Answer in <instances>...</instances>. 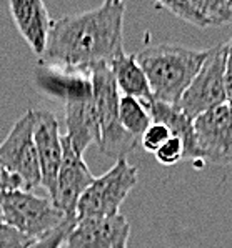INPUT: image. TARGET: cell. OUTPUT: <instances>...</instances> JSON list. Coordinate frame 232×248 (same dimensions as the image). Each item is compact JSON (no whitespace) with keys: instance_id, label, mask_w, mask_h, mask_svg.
Returning <instances> with one entry per match:
<instances>
[{"instance_id":"cell-1","label":"cell","mask_w":232,"mask_h":248,"mask_svg":"<svg viewBox=\"0 0 232 248\" xmlns=\"http://www.w3.org/2000/svg\"><path fill=\"white\" fill-rule=\"evenodd\" d=\"M125 3L107 0L92 10L54 20L42 65L92 74L124 53Z\"/></svg>"},{"instance_id":"cell-2","label":"cell","mask_w":232,"mask_h":248,"mask_svg":"<svg viewBox=\"0 0 232 248\" xmlns=\"http://www.w3.org/2000/svg\"><path fill=\"white\" fill-rule=\"evenodd\" d=\"M135 59L146 72L154 100L177 105L204 65L207 50L157 44L142 48Z\"/></svg>"},{"instance_id":"cell-3","label":"cell","mask_w":232,"mask_h":248,"mask_svg":"<svg viewBox=\"0 0 232 248\" xmlns=\"http://www.w3.org/2000/svg\"><path fill=\"white\" fill-rule=\"evenodd\" d=\"M90 82H92L94 105H96L99 120V130H100L99 150L116 160L127 158V155L135 150L140 140L131 135L120 125V92L117 89L116 78L109 67H100L90 74Z\"/></svg>"},{"instance_id":"cell-4","label":"cell","mask_w":232,"mask_h":248,"mask_svg":"<svg viewBox=\"0 0 232 248\" xmlns=\"http://www.w3.org/2000/svg\"><path fill=\"white\" fill-rule=\"evenodd\" d=\"M0 212L7 223L32 240H40L42 236L52 233L70 218L55 207L50 198L35 195L27 190L0 193Z\"/></svg>"},{"instance_id":"cell-5","label":"cell","mask_w":232,"mask_h":248,"mask_svg":"<svg viewBox=\"0 0 232 248\" xmlns=\"http://www.w3.org/2000/svg\"><path fill=\"white\" fill-rule=\"evenodd\" d=\"M137 167L127 158L116 160L114 167L97 177L83 192L77 205V218H99L119 215L124 200L137 185Z\"/></svg>"},{"instance_id":"cell-6","label":"cell","mask_w":232,"mask_h":248,"mask_svg":"<svg viewBox=\"0 0 232 248\" xmlns=\"http://www.w3.org/2000/svg\"><path fill=\"white\" fill-rule=\"evenodd\" d=\"M229 40L207 48V59L200 67L199 74L184 92L179 108L192 120L204 112L226 104V62Z\"/></svg>"},{"instance_id":"cell-7","label":"cell","mask_w":232,"mask_h":248,"mask_svg":"<svg viewBox=\"0 0 232 248\" xmlns=\"http://www.w3.org/2000/svg\"><path fill=\"white\" fill-rule=\"evenodd\" d=\"M33 110H27L0 143V163L20 178L27 192L42 186L39 157L33 142Z\"/></svg>"},{"instance_id":"cell-8","label":"cell","mask_w":232,"mask_h":248,"mask_svg":"<svg viewBox=\"0 0 232 248\" xmlns=\"http://www.w3.org/2000/svg\"><path fill=\"white\" fill-rule=\"evenodd\" d=\"M199 160L232 165V110L219 105L194 118Z\"/></svg>"},{"instance_id":"cell-9","label":"cell","mask_w":232,"mask_h":248,"mask_svg":"<svg viewBox=\"0 0 232 248\" xmlns=\"http://www.w3.org/2000/svg\"><path fill=\"white\" fill-rule=\"evenodd\" d=\"M62 163L57 175L55 190L50 200L59 210H62L67 217L77 218V205L90 183L96 180L94 173L83 162L82 155L74 150L70 140L66 133H62Z\"/></svg>"},{"instance_id":"cell-10","label":"cell","mask_w":232,"mask_h":248,"mask_svg":"<svg viewBox=\"0 0 232 248\" xmlns=\"http://www.w3.org/2000/svg\"><path fill=\"white\" fill-rule=\"evenodd\" d=\"M131 223L124 215L77 218L70 230L67 248H127Z\"/></svg>"},{"instance_id":"cell-11","label":"cell","mask_w":232,"mask_h":248,"mask_svg":"<svg viewBox=\"0 0 232 248\" xmlns=\"http://www.w3.org/2000/svg\"><path fill=\"white\" fill-rule=\"evenodd\" d=\"M33 142L39 157L42 188L47 190L49 197H52L64 155L62 133L54 113L47 110H33Z\"/></svg>"},{"instance_id":"cell-12","label":"cell","mask_w":232,"mask_h":248,"mask_svg":"<svg viewBox=\"0 0 232 248\" xmlns=\"http://www.w3.org/2000/svg\"><path fill=\"white\" fill-rule=\"evenodd\" d=\"M33 78L37 89L42 93L55 100H62L64 104L70 100L90 98L94 95L90 75L83 72L64 70V68L37 63Z\"/></svg>"},{"instance_id":"cell-13","label":"cell","mask_w":232,"mask_h":248,"mask_svg":"<svg viewBox=\"0 0 232 248\" xmlns=\"http://www.w3.org/2000/svg\"><path fill=\"white\" fill-rule=\"evenodd\" d=\"M10 14L20 35L37 57L44 55L54 20L42 0H10Z\"/></svg>"},{"instance_id":"cell-14","label":"cell","mask_w":232,"mask_h":248,"mask_svg":"<svg viewBox=\"0 0 232 248\" xmlns=\"http://www.w3.org/2000/svg\"><path fill=\"white\" fill-rule=\"evenodd\" d=\"M155 7L164 9L199 29L232 24V0H172L157 2Z\"/></svg>"},{"instance_id":"cell-15","label":"cell","mask_w":232,"mask_h":248,"mask_svg":"<svg viewBox=\"0 0 232 248\" xmlns=\"http://www.w3.org/2000/svg\"><path fill=\"white\" fill-rule=\"evenodd\" d=\"M66 105V127L67 139L70 140L74 150L82 155L92 143L99 145L100 130L94 105V95L90 98L70 100Z\"/></svg>"},{"instance_id":"cell-16","label":"cell","mask_w":232,"mask_h":248,"mask_svg":"<svg viewBox=\"0 0 232 248\" xmlns=\"http://www.w3.org/2000/svg\"><path fill=\"white\" fill-rule=\"evenodd\" d=\"M147 107H149L152 122L166 125L169 128L170 135L182 140L185 148V158L199 160V150H197V143H196L192 118L185 115L177 105L164 104V102H159V100H152Z\"/></svg>"},{"instance_id":"cell-17","label":"cell","mask_w":232,"mask_h":248,"mask_svg":"<svg viewBox=\"0 0 232 248\" xmlns=\"http://www.w3.org/2000/svg\"><path fill=\"white\" fill-rule=\"evenodd\" d=\"M109 68L116 78L117 89L122 92V95L134 97L147 105L154 100L147 75L139 65L134 53H120L117 59H114Z\"/></svg>"},{"instance_id":"cell-18","label":"cell","mask_w":232,"mask_h":248,"mask_svg":"<svg viewBox=\"0 0 232 248\" xmlns=\"http://www.w3.org/2000/svg\"><path fill=\"white\" fill-rule=\"evenodd\" d=\"M119 120L125 130L139 140L152 124V117L147 104L137 100L134 97H127V95H120Z\"/></svg>"},{"instance_id":"cell-19","label":"cell","mask_w":232,"mask_h":248,"mask_svg":"<svg viewBox=\"0 0 232 248\" xmlns=\"http://www.w3.org/2000/svg\"><path fill=\"white\" fill-rule=\"evenodd\" d=\"M35 242L0 217V248H30Z\"/></svg>"},{"instance_id":"cell-20","label":"cell","mask_w":232,"mask_h":248,"mask_svg":"<svg viewBox=\"0 0 232 248\" xmlns=\"http://www.w3.org/2000/svg\"><path fill=\"white\" fill-rule=\"evenodd\" d=\"M154 155L161 165L172 167L181 162V160L185 158V148H184V143H182L181 139L170 137V139L167 140V142L162 145Z\"/></svg>"},{"instance_id":"cell-21","label":"cell","mask_w":232,"mask_h":248,"mask_svg":"<svg viewBox=\"0 0 232 248\" xmlns=\"http://www.w3.org/2000/svg\"><path fill=\"white\" fill-rule=\"evenodd\" d=\"M170 137L172 135H170L169 128H167L166 125L152 122L149 125V128H147V130L144 132V135L140 137V143H142V147L146 152L155 154V152H157L159 148L170 139Z\"/></svg>"},{"instance_id":"cell-22","label":"cell","mask_w":232,"mask_h":248,"mask_svg":"<svg viewBox=\"0 0 232 248\" xmlns=\"http://www.w3.org/2000/svg\"><path fill=\"white\" fill-rule=\"evenodd\" d=\"M75 222H77V218H68L66 223H62L59 228H55L52 233L42 236L40 240H37L35 243H33L30 248H60L66 243L68 233H70V230L74 228Z\"/></svg>"},{"instance_id":"cell-23","label":"cell","mask_w":232,"mask_h":248,"mask_svg":"<svg viewBox=\"0 0 232 248\" xmlns=\"http://www.w3.org/2000/svg\"><path fill=\"white\" fill-rule=\"evenodd\" d=\"M12 190H24V183L12 171H9L0 163V193L12 192Z\"/></svg>"},{"instance_id":"cell-24","label":"cell","mask_w":232,"mask_h":248,"mask_svg":"<svg viewBox=\"0 0 232 248\" xmlns=\"http://www.w3.org/2000/svg\"><path fill=\"white\" fill-rule=\"evenodd\" d=\"M226 104L232 110V39L229 40V48H227V62H226Z\"/></svg>"},{"instance_id":"cell-25","label":"cell","mask_w":232,"mask_h":248,"mask_svg":"<svg viewBox=\"0 0 232 248\" xmlns=\"http://www.w3.org/2000/svg\"><path fill=\"white\" fill-rule=\"evenodd\" d=\"M60 248H67V247H66V243H64V245H62V247H60Z\"/></svg>"},{"instance_id":"cell-26","label":"cell","mask_w":232,"mask_h":248,"mask_svg":"<svg viewBox=\"0 0 232 248\" xmlns=\"http://www.w3.org/2000/svg\"><path fill=\"white\" fill-rule=\"evenodd\" d=\"M0 217H2V212H0Z\"/></svg>"}]
</instances>
